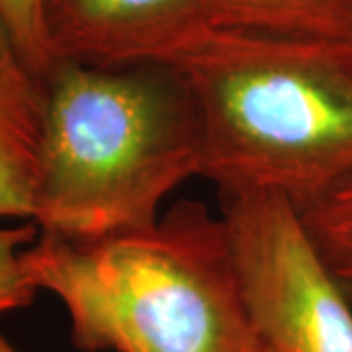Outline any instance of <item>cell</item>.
<instances>
[{
	"mask_svg": "<svg viewBox=\"0 0 352 352\" xmlns=\"http://www.w3.org/2000/svg\"><path fill=\"white\" fill-rule=\"evenodd\" d=\"M53 63L176 65L215 28L208 0H41Z\"/></svg>",
	"mask_w": 352,
	"mask_h": 352,
	"instance_id": "obj_5",
	"label": "cell"
},
{
	"mask_svg": "<svg viewBox=\"0 0 352 352\" xmlns=\"http://www.w3.org/2000/svg\"><path fill=\"white\" fill-rule=\"evenodd\" d=\"M300 214L317 251L352 298V180Z\"/></svg>",
	"mask_w": 352,
	"mask_h": 352,
	"instance_id": "obj_8",
	"label": "cell"
},
{
	"mask_svg": "<svg viewBox=\"0 0 352 352\" xmlns=\"http://www.w3.org/2000/svg\"><path fill=\"white\" fill-rule=\"evenodd\" d=\"M252 323L270 352H352V298L296 206L270 194H219Z\"/></svg>",
	"mask_w": 352,
	"mask_h": 352,
	"instance_id": "obj_4",
	"label": "cell"
},
{
	"mask_svg": "<svg viewBox=\"0 0 352 352\" xmlns=\"http://www.w3.org/2000/svg\"><path fill=\"white\" fill-rule=\"evenodd\" d=\"M85 352H270L252 323L223 215L182 201L106 239L43 235L24 251Z\"/></svg>",
	"mask_w": 352,
	"mask_h": 352,
	"instance_id": "obj_3",
	"label": "cell"
},
{
	"mask_svg": "<svg viewBox=\"0 0 352 352\" xmlns=\"http://www.w3.org/2000/svg\"><path fill=\"white\" fill-rule=\"evenodd\" d=\"M0 22L8 30L25 63L45 80L55 63L45 39L41 0H0Z\"/></svg>",
	"mask_w": 352,
	"mask_h": 352,
	"instance_id": "obj_10",
	"label": "cell"
},
{
	"mask_svg": "<svg viewBox=\"0 0 352 352\" xmlns=\"http://www.w3.org/2000/svg\"><path fill=\"white\" fill-rule=\"evenodd\" d=\"M0 352H22L4 333H0Z\"/></svg>",
	"mask_w": 352,
	"mask_h": 352,
	"instance_id": "obj_11",
	"label": "cell"
},
{
	"mask_svg": "<svg viewBox=\"0 0 352 352\" xmlns=\"http://www.w3.org/2000/svg\"><path fill=\"white\" fill-rule=\"evenodd\" d=\"M38 237L32 221L0 226V317L32 305L39 294L24 266V251Z\"/></svg>",
	"mask_w": 352,
	"mask_h": 352,
	"instance_id": "obj_9",
	"label": "cell"
},
{
	"mask_svg": "<svg viewBox=\"0 0 352 352\" xmlns=\"http://www.w3.org/2000/svg\"><path fill=\"white\" fill-rule=\"evenodd\" d=\"M201 118V178L300 212L352 180V41L214 30L176 65Z\"/></svg>",
	"mask_w": 352,
	"mask_h": 352,
	"instance_id": "obj_2",
	"label": "cell"
},
{
	"mask_svg": "<svg viewBox=\"0 0 352 352\" xmlns=\"http://www.w3.org/2000/svg\"><path fill=\"white\" fill-rule=\"evenodd\" d=\"M32 223L96 241L161 219L164 200L201 173V118L173 65L90 67L55 61Z\"/></svg>",
	"mask_w": 352,
	"mask_h": 352,
	"instance_id": "obj_1",
	"label": "cell"
},
{
	"mask_svg": "<svg viewBox=\"0 0 352 352\" xmlns=\"http://www.w3.org/2000/svg\"><path fill=\"white\" fill-rule=\"evenodd\" d=\"M215 30L352 41V0H208Z\"/></svg>",
	"mask_w": 352,
	"mask_h": 352,
	"instance_id": "obj_7",
	"label": "cell"
},
{
	"mask_svg": "<svg viewBox=\"0 0 352 352\" xmlns=\"http://www.w3.org/2000/svg\"><path fill=\"white\" fill-rule=\"evenodd\" d=\"M45 85L0 22V219L32 221Z\"/></svg>",
	"mask_w": 352,
	"mask_h": 352,
	"instance_id": "obj_6",
	"label": "cell"
}]
</instances>
